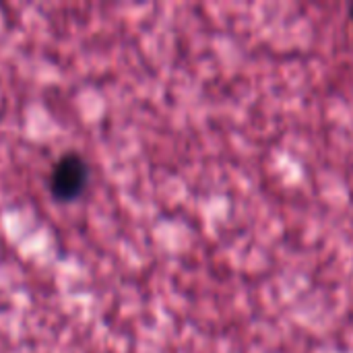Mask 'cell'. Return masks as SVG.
<instances>
[{
  "instance_id": "7a4b0ae2",
  "label": "cell",
  "mask_w": 353,
  "mask_h": 353,
  "mask_svg": "<svg viewBox=\"0 0 353 353\" xmlns=\"http://www.w3.org/2000/svg\"><path fill=\"white\" fill-rule=\"evenodd\" d=\"M350 19H352V21H353V4H352V6H350Z\"/></svg>"
},
{
  "instance_id": "6da1fadb",
  "label": "cell",
  "mask_w": 353,
  "mask_h": 353,
  "mask_svg": "<svg viewBox=\"0 0 353 353\" xmlns=\"http://www.w3.org/2000/svg\"><path fill=\"white\" fill-rule=\"evenodd\" d=\"M89 182V168L77 153L62 155L50 174V192L58 201H74Z\"/></svg>"
}]
</instances>
